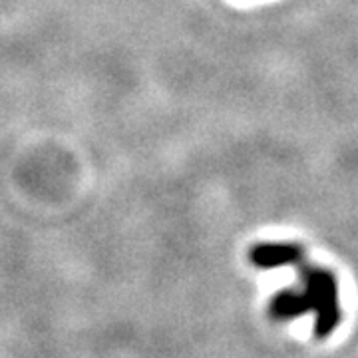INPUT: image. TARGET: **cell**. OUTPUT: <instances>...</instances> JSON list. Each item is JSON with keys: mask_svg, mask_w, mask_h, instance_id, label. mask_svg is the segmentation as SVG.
Wrapping results in <instances>:
<instances>
[{"mask_svg": "<svg viewBox=\"0 0 358 358\" xmlns=\"http://www.w3.org/2000/svg\"><path fill=\"white\" fill-rule=\"evenodd\" d=\"M301 291L285 289L273 296L268 313L277 320H293L315 313L317 338L331 336L343 319L338 301V282L333 271L322 267H307L301 273Z\"/></svg>", "mask_w": 358, "mask_h": 358, "instance_id": "cell-1", "label": "cell"}, {"mask_svg": "<svg viewBox=\"0 0 358 358\" xmlns=\"http://www.w3.org/2000/svg\"><path fill=\"white\" fill-rule=\"evenodd\" d=\"M251 263L259 268H277L303 261V247L296 243H259L249 253Z\"/></svg>", "mask_w": 358, "mask_h": 358, "instance_id": "cell-2", "label": "cell"}]
</instances>
